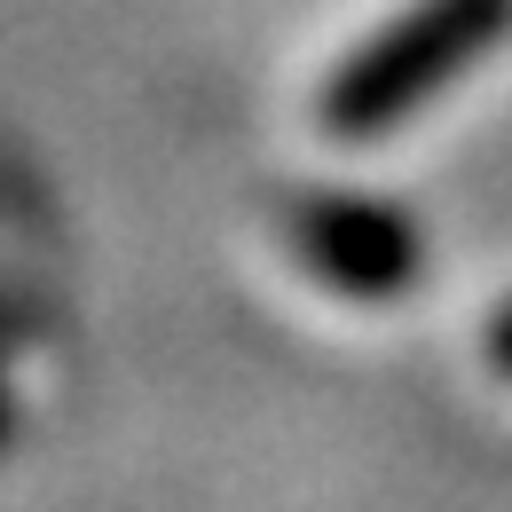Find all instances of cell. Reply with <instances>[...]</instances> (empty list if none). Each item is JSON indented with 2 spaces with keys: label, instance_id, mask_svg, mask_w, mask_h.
Masks as SVG:
<instances>
[{
  "label": "cell",
  "instance_id": "obj_1",
  "mask_svg": "<svg viewBox=\"0 0 512 512\" xmlns=\"http://www.w3.org/2000/svg\"><path fill=\"white\" fill-rule=\"evenodd\" d=\"M512 32V0H418L402 8L386 32H371L323 87V127L363 142L410 119L426 95H442L481 48H497Z\"/></svg>",
  "mask_w": 512,
  "mask_h": 512
},
{
  "label": "cell",
  "instance_id": "obj_2",
  "mask_svg": "<svg viewBox=\"0 0 512 512\" xmlns=\"http://www.w3.org/2000/svg\"><path fill=\"white\" fill-rule=\"evenodd\" d=\"M300 253L316 276H331L339 292H363V300H386L410 284L418 268V237L402 213L386 205H308L300 213Z\"/></svg>",
  "mask_w": 512,
  "mask_h": 512
},
{
  "label": "cell",
  "instance_id": "obj_3",
  "mask_svg": "<svg viewBox=\"0 0 512 512\" xmlns=\"http://www.w3.org/2000/svg\"><path fill=\"white\" fill-rule=\"evenodd\" d=\"M489 363H505V371H512V308L489 323Z\"/></svg>",
  "mask_w": 512,
  "mask_h": 512
}]
</instances>
